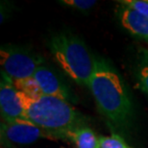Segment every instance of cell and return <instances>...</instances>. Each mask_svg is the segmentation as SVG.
<instances>
[{"mask_svg": "<svg viewBox=\"0 0 148 148\" xmlns=\"http://www.w3.org/2000/svg\"><path fill=\"white\" fill-rule=\"evenodd\" d=\"M98 111L119 134H128L135 125V109L122 77L103 58L95 57L88 83Z\"/></svg>", "mask_w": 148, "mask_h": 148, "instance_id": "cell-1", "label": "cell"}, {"mask_svg": "<svg viewBox=\"0 0 148 148\" xmlns=\"http://www.w3.org/2000/svg\"><path fill=\"white\" fill-rule=\"evenodd\" d=\"M18 99L23 118L49 132L56 140H66L69 132L87 123V118L64 100L44 94L29 96L20 91Z\"/></svg>", "mask_w": 148, "mask_h": 148, "instance_id": "cell-2", "label": "cell"}, {"mask_svg": "<svg viewBox=\"0 0 148 148\" xmlns=\"http://www.w3.org/2000/svg\"><path fill=\"white\" fill-rule=\"evenodd\" d=\"M49 47L62 70L77 84L88 87L95 66V57L84 41L75 35L64 32L51 38Z\"/></svg>", "mask_w": 148, "mask_h": 148, "instance_id": "cell-3", "label": "cell"}, {"mask_svg": "<svg viewBox=\"0 0 148 148\" xmlns=\"http://www.w3.org/2000/svg\"><path fill=\"white\" fill-rule=\"evenodd\" d=\"M0 64L2 72L14 82L33 77L42 60L28 50L4 45L0 49Z\"/></svg>", "mask_w": 148, "mask_h": 148, "instance_id": "cell-4", "label": "cell"}, {"mask_svg": "<svg viewBox=\"0 0 148 148\" xmlns=\"http://www.w3.org/2000/svg\"><path fill=\"white\" fill-rule=\"evenodd\" d=\"M0 134L1 141L5 144L23 145L33 143L40 138L56 140V138L49 132L22 118L11 122L1 121Z\"/></svg>", "mask_w": 148, "mask_h": 148, "instance_id": "cell-5", "label": "cell"}, {"mask_svg": "<svg viewBox=\"0 0 148 148\" xmlns=\"http://www.w3.org/2000/svg\"><path fill=\"white\" fill-rule=\"evenodd\" d=\"M0 112L4 122H11L23 118V109L18 99V91L12 80L2 72L0 84Z\"/></svg>", "mask_w": 148, "mask_h": 148, "instance_id": "cell-6", "label": "cell"}, {"mask_svg": "<svg viewBox=\"0 0 148 148\" xmlns=\"http://www.w3.org/2000/svg\"><path fill=\"white\" fill-rule=\"evenodd\" d=\"M33 77L37 80L44 95L56 97L67 102H72L74 100L69 88L47 66L43 64L38 66Z\"/></svg>", "mask_w": 148, "mask_h": 148, "instance_id": "cell-7", "label": "cell"}, {"mask_svg": "<svg viewBox=\"0 0 148 148\" xmlns=\"http://www.w3.org/2000/svg\"><path fill=\"white\" fill-rule=\"evenodd\" d=\"M119 7L118 14L123 27L135 36L148 40V17L124 4Z\"/></svg>", "mask_w": 148, "mask_h": 148, "instance_id": "cell-8", "label": "cell"}, {"mask_svg": "<svg viewBox=\"0 0 148 148\" xmlns=\"http://www.w3.org/2000/svg\"><path fill=\"white\" fill-rule=\"evenodd\" d=\"M66 140L74 143L76 148H100L99 138L88 126L69 132L66 136Z\"/></svg>", "mask_w": 148, "mask_h": 148, "instance_id": "cell-9", "label": "cell"}, {"mask_svg": "<svg viewBox=\"0 0 148 148\" xmlns=\"http://www.w3.org/2000/svg\"><path fill=\"white\" fill-rule=\"evenodd\" d=\"M137 79L141 90L148 95V51L144 49L138 64Z\"/></svg>", "mask_w": 148, "mask_h": 148, "instance_id": "cell-10", "label": "cell"}, {"mask_svg": "<svg viewBox=\"0 0 148 148\" xmlns=\"http://www.w3.org/2000/svg\"><path fill=\"white\" fill-rule=\"evenodd\" d=\"M12 83L17 90L27 94L29 96H37L43 94L40 88V85L38 84L37 80L34 77L24 80H19V81H14Z\"/></svg>", "mask_w": 148, "mask_h": 148, "instance_id": "cell-11", "label": "cell"}, {"mask_svg": "<svg viewBox=\"0 0 148 148\" xmlns=\"http://www.w3.org/2000/svg\"><path fill=\"white\" fill-rule=\"evenodd\" d=\"M100 148H133L118 134H112L107 137H100Z\"/></svg>", "mask_w": 148, "mask_h": 148, "instance_id": "cell-12", "label": "cell"}, {"mask_svg": "<svg viewBox=\"0 0 148 148\" xmlns=\"http://www.w3.org/2000/svg\"><path fill=\"white\" fill-rule=\"evenodd\" d=\"M60 3H63L67 7H71L80 11H87L92 8L94 5H96L97 2L94 0H62Z\"/></svg>", "mask_w": 148, "mask_h": 148, "instance_id": "cell-13", "label": "cell"}, {"mask_svg": "<svg viewBox=\"0 0 148 148\" xmlns=\"http://www.w3.org/2000/svg\"><path fill=\"white\" fill-rule=\"evenodd\" d=\"M119 3L128 6L143 16L148 17V0H124L119 1Z\"/></svg>", "mask_w": 148, "mask_h": 148, "instance_id": "cell-14", "label": "cell"}, {"mask_svg": "<svg viewBox=\"0 0 148 148\" xmlns=\"http://www.w3.org/2000/svg\"><path fill=\"white\" fill-rule=\"evenodd\" d=\"M62 148H64V147H62Z\"/></svg>", "mask_w": 148, "mask_h": 148, "instance_id": "cell-15", "label": "cell"}]
</instances>
